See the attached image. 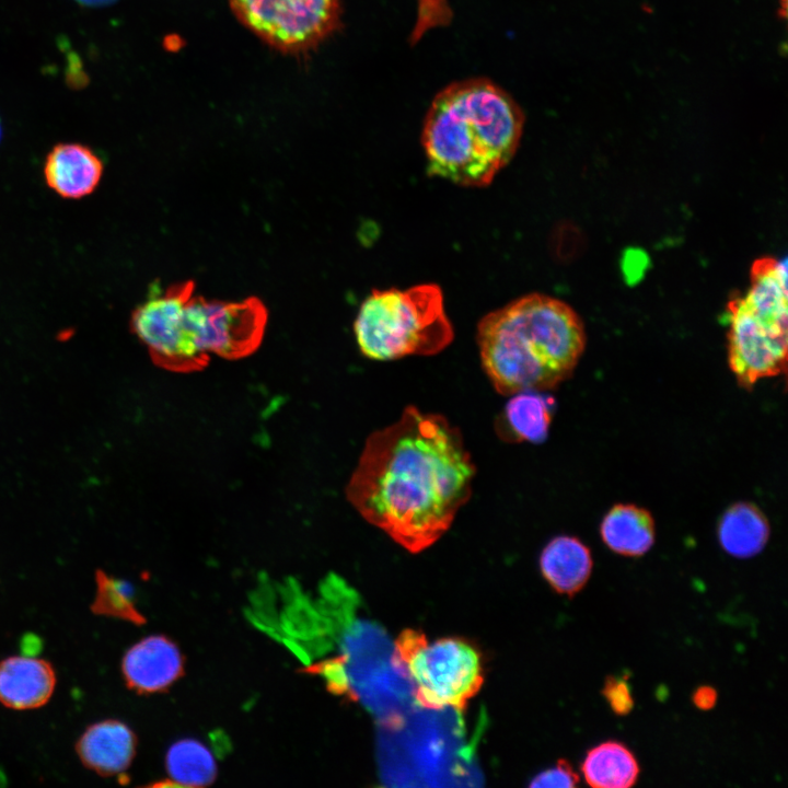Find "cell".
<instances>
[{"label":"cell","mask_w":788,"mask_h":788,"mask_svg":"<svg viewBox=\"0 0 788 788\" xmlns=\"http://www.w3.org/2000/svg\"><path fill=\"white\" fill-rule=\"evenodd\" d=\"M727 315L728 361L738 384L751 389L761 379L784 374L788 344L786 259H756L748 290L729 301Z\"/></svg>","instance_id":"4"},{"label":"cell","mask_w":788,"mask_h":788,"mask_svg":"<svg viewBox=\"0 0 788 788\" xmlns=\"http://www.w3.org/2000/svg\"><path fill=\"white\" fill-rule=\"evenodd\" d=\"M639 765L634 753L622 742L610 740L590 749L581 772L594 788H628L636 784Z\"/></svg>","instance_id":"18"},{"label":"cell","mask_w":788,"mask_h":788,"mask_svg":"<svg viewBox=\"0 0 788 788\" xmlns=\"http://www.w3.org/2000/svg\"><path fill=\"white\" fill-rule=\"evenodd\" d=\"M770 534L765 514L751 502L730 506L718 522L722 549L735 558H751L766 546Z\"/></svg>","instance_id":"16"},{"label":"cell","mask_w":788,"mask_h":788,"mask_svg":"<svg viewBox=\"0 0 788 788\" xmlns=\"http://www.w3.org/2000/svg\"><path fill=\"white\" fill-rule=\"evenodd\" d=\"M185 656L166 635L153 634L129 647L121 659L126 686L139 695L165 693L185 674Z\"/></svg>","instance_id":"10"},{"label":"cell","mask_w":788,"mask_h":788,"mask_svg":"<svg viewBox=\"0 0 788 788\" xmlns=\"http://www.w3.org/2000/svg\"><path fill=\"white\" fill-rule=\"evenodd\" d=\"M78 1L81 2V3H84V4H86V5H88V4H89V5H97V4H104V3H106L107 1H111V0H78Z\"/></svg>","instance_id":"24"},{"label":"cell","mask_w":788,"mask_h":788,"mask_svg":"<svg viewBox=\"0 0 788 788\" xmlns=\"http://www.w3.org/2000/svg\"><path fill=\"white\" fill-rule=\"evenodd\" d=\"M475 474L460 430L409 405L367 438L346 496L367 522L419 553L450 529Z\"/></svg>","instance_id":"1"},{"label":"cell","mask_w":788,"mask_h":788,"mask_svg":"<svg viewBox=\"0 0 788 788\" xmlns=\"http://www.w3.org/2000/svg\"><path fill=\"white\" fill-rule=\"evenodd\" d=\"M55 686V670L45 659L24 654L0 660V703L8 708L42 707L50 699Z\"/></svg>","instance_id":"12"},{"label":"cell","mask_w":788,"mask_h":788,"mask_svg":"<svg viewBox=\"0 0 788 788\" xmlns=\"http://www.w3.org/2000/svg\"><path fill=\"white\" fill-rule=\"evenodd\" d=\"M717 699V691L709 685L698 686L692 695L693 704L700 710H709L714 708Z\"/></svg>","instance_id":"23"},{"label":"cell","mask_w":788,"mask_h":788,"mask_svg":"<svg viewBox=\"0 0 788 788\" xmlns=\"http://www.w3.org/2000/svg\"><path fill=\"white\" fill-rule=\"evenodd\" d=\"M137 735L124 721L105 719L89 726L76 749L82 764L101 776L123 775L137 752Z\"/></svg>","instance_id":"11"},{"label":"cell","mask_w":788,"mask_h":788,"mask_svg":"<svg viewBox=\"0 0 788 788\" xmlns=\"http://www.w3.org/2000/svg\"><path fill=\"white\" fill-rule=\"evenodd\" d=\"M600 535L612 552L626 557H639L654 543V521L651 513L641 507L617 503L603 517Z\"/></svg>","instance_id":"15"},{"label":"cell","mask_w":788,"mask_h":788,"mask_svg":"<svg viewBox=\"0 0 788 788\" xmlns=\"http://www.w3.org/2000/svg\"><path fill=\"white\" fill-rule=\"evenodd\" d=\"M592 568L589 547L575 536L554 537L540 556L544 579L557 593L568 596H573L584 588Z\"/></svg>","instance_id":"14"},{"label":"cell","mask_w":788,"mask_h":788,"mask_svg":"<svg viewBox=\"0 0 788 788\" xmlns=\"http://www.w3.org/2000/svg\"><path fill=\"white\" fill-rule=\"evenodd\" d=\"M236 16L263 39L282 49L306 48L327 35L338 0H229Z\"/></svg>","instance_id":"9"},{"label":"cell","mask_w":788,"mask_h":788,"mask_svg":"<svg viewBox=\"0 0 788 788\" xmlns=\"http://www.w3.org/2000/svg\"><path fill=\"white\" fill-rule=\"evenodd\" d=\"M103 174L102 160L80 143H59L46 157L44 176L59 196L78 199L97 187Z\"/></svg>","instance_id":"13"},{"label":"cell","mask_w":788,"mask_h":788,"mask_svg":"<svg viewBox=\"0 0 788 788\" xmlns=\"http://www.w3.org/2000/svg\"><path fill=\"white\" fill-rule=\"evenodd\" d=\"M95 581V595L91 605L93 613L138 626L146 624V617L136 606L130 584L103 571H97Z\"/></svg>","instance_id":"20"},{"label":"cell","mask_w":788,"mask_h":788,"mask_svg":"<svg viewBox=\"0 0 788 788\" xmlns=\"http://www.w3.org/2000/svg\"><path fill=\"white\" fill-rule=\"evenodd\" d=\"M602 695L610 705L614 714L625 716L629 714L634 707V698L629 683L625 677L606 676Z\"/></svg>","instance_id":"21"},{"label":"cell","mask_w":788,"mask_h":788,"mask_svg":"<svg viewBox=\"0 0 788 788\" xmlns=\"http://www.w3.org/2000/svg\"><path fill=\"white\" fill-rule=\"evenodd\" d=\"M482 366L502 395L547 391L569 378L586 345L580 316L561 300L530 293L477 325Z\"/></svg>","instance_id":"2"},{"label":"cell","mask_w":788,"mask_h":788,"mask_svg":"<svg viewBox=\"0 0 788 788\" xmlns=\"http://www.w3.org/2000/svg\"><path fill=\"white\" fill-rule=\"evenodd\" d=\"M391 661L424 709L462 711L484 683L480 651L461 638L430 642L424 633L405 629L394 641Z\"/></svg>","instance_id":"6"},{"label":"cell","mask_w":788,"mask_h":788,"mask_svg":"<svg viewBox=\"0 0 788 788\" xmlns=\"http://www.w3.org/2000/svg\"><path fill=\"white\" fill-rule=\"evenodd\" d=\"M268 313L257 298L239 302L206 300L195 296L184 306V325L195 348L202 355L241 359L260 345Z\"/></svg>","instance_id":"7"},{"label":"cell","mask_w":788,"mask_h":788,"mask_svg":"<svg viewBox=\"0 0 788 788\" xmlns=\"http://www.w3.org/2000/svg\"><path fill=\"white\" fill-rule=\"evenodd\" d=\"M164 765L167 780L179 787H208L218 777V764L212 751L195 738H182L173 742L166 750Z\"/></svg>","instance_id":"19"},{"label":"cell","mask_w":788,"mask_h":788,"mask_svg":"<svg viewBox=\"0 0 788 788\" xmlns=\"http://www.w3.org/2000/svg\"><path fill=\"white\" fill-rule=\"evenodd\" d=\"M580 777L571 764L566 760H558L555 766L537 774L530 787H566L572 788L579 784Z\"/></svg>","instance_id":"22"},{"label":"cell","mask_w":788,"mask_h":788,"mask_svg":"<svg viewBox=\"0 0 788 788\" xmlns=\"http://www.w3.org/2000/svg\"><path fill=\"white\" fill-rule=\"evenodd\" d=\"M524 116L509 94L483 79L454 83L432 101L421 143L430 175L484 187L513 158Z\"/></svg>","instance_id":"3"},{"label":"cell","mask_w":788,"mask_h":788,"mask_svg":"<svg viewBox=\"0 0 788 788\" xmlns=\"http://www.w3.org/2000/svg\"><path fill=\"white\" fill-rule=\"evenodd\" d=\"M354 332L361 354L383 361L437 355L454 337L436 283L373 290L359 308Z\"/></svg>","instance_id":"5"},{"label":"cell","mask_w":788,"mask_h":788,"mask_svg":"<svg viewBox=\"0 0 788 788\" xmlns=\"http://www.w3.org/2000/svg\"><path fill=\"white\" fill-rule=\"evenodd\" d=\"M553 405V397L537 391L512 394L501 415L500 436L518 442L542 443L547 438Z\"/></svg>","instance_id":"17"},{"label":"cell","mask_w":788,"mask_h":788,"mask_svg":"<svg viewBox=\"0 0 788 788\" xmlns=\"http://www.w3.org/2000/svg\"><path fill=\"white\" fill-rule=\"evenodd\" d=\"M194 292L193 281L163 290L157 286L131 314V331L147 346L153 362L173 372L201 370L210 359L194 347L184 325V306Z\"/></svg>","instance_id":"8"}]
</instances>
